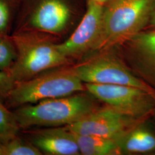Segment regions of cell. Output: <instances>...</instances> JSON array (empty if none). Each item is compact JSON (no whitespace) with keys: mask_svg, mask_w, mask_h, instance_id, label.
<instances>
[{"mask_svg":"<svg viewBox=\"0 0 155 155\" xmlns=\"http://www.w3.org/2000/svg\"><path fill=\"white\" fill-rule=\"evenodd\" d=\"M17 56L8 72L16 83L27 81L42 72L67 64L63 55L43 32L18 30L12 36Z\"/></svg>","mask_w":155,"mask_h":155,"instance_id":"6da1fadb","label":"cell"},{"mask_svg":"<svg viewBox=\"0 0 155 155\" xmlns=\"http://www.w3.org/2000/svg\"><path fill=\"white\" fill-rule=\"evenodd\" d=\"M97 108L87 95L73 94L24 106L13 113L20 128L58 127L77 122Z\"/></svg>","mask_w":155,"mask_h":155,"instance_id":"7a4b0ae2","label":"cell"},{"mask_svg":"<svg viewBox=\"0 0 155 155\" xmlns=\"http://www.w3.org/2000/svg\"><path fill=\"white\" fill-rule=\"evenodd\" d=\"M155 0H116L105 9L102 31L95 50L124 43L141 32L150 17Z\"/></svg>","mask_w":155,"mask_h":155,"instance_id":"3957f363","label":"cell"},{"mask_svg":"<svg viewBox=\"0 0 155 155\" xmlns=\"http://www.w3.org/2000/svg\"><path fill=\"white\" fill-rule=\"evenodd\" d=\"M86 90L70 67L47 71L27 81L16 83L6 97L11 106L36 104L43 100L65 97Z\"/></svg>","mask_w":155,"mask_h":155,"instance_id":"277c9868","label":"cell"},{"mask_svg":"<svg viewBox=\"0 0 155 155\" xmlns=\"http://www.w3.org/2000/svg\"><path fill=\"white\" fill-rule=\"evenodd\" d=\"M86 90L106 105L127 116L145 120L155 109V94L120 84L85 83Z\"/></svg>","mask_w":155,"mask_h":155,"instance_id":"5b68a950","label":"cell"},{"mask_svg":"<svg viewBox=\"0 0 155 155\" xmlns=\"http://www.w3.org/2000/svg\"><path fill=\"white\" fill-rule=\"evenodd\" d=\"M70 69L83 83L127 85L155 94V89L134 75L122 61L113 56H97Z\"/></svg>","mask_w":155,"mask_h":155,"instance_id":"8992f818","label":"cell"},{"mask_svg":"<svg viewBox=\"0 0 155 155\" xmlns=\"http://www.w3.org/2000/svg\"><path fill=\"white\" fill-rule=\"evenodd\" d=\"M143 121L106 105L105 107L97 108L80 120L63 127L71 133L94 135L116 140Z\"/></svg>","mask_w":155,"mask_h":155,"instance_id":"52a82bcc","label":"cell"},{"mask_svg":"<svg viewBox=\"0 0 155 155\" xmlns=\"http://www.w3.org/2000/svg\"><path fill=\"white\" fill-rule=\"evenodd\" d=\"M71 11L64 0H28L19 30L59 33L67 26Z\"/></svg>","mask_w":155,"mask_h":155,"instance_id":"ba28073f","label":"cell"},{"mask_svg":"<svg viewBox=\"0 0 155 155\" xmlns=\"http://www.w3.org/2000/svg\"><path fill=\"white\" fill-rule=\"evenodd\" d=\"M102 5L89 0L86 12L75 31L65 41L56 45L63 55L69 58L94 49L102 31L105 11Z\"/></svg>","mask_w":155,"mask_h":155,"instance_id":"9c48e42d","label":"cell"},{"mask_svg":"<svg viewBox=\"0 0 155 155\" xmlns=\"http://www.w3.org/2000/svg\"><path fill=\"white\" fill-rule=\"evenodd\" d=\"M29 139L41 152L49 155H81L73 134L64 127L31 132L29 134Z\"/></svg>","mask_w":155,"mask_h":155,"instance_id":"30bf717a","label":"cell"},{"mask_svg":"<svg viewBox=\"0 0 155 155\" xmlns=\"http://www.w3.org/2000/svg\"><path fill=\"white\" fill-rule=\"evenodd\" d=\"M138 125L115 140L121 153H144L155 150V136Z\"/></svg>","mask_w":155,"mask_h":155,"instance_id":"8fae6325","label":"cell"},{"mask_svg":"<svg viewBox=\"0 0 155 155\" xmlns=\"http://www.w3.org/2000/svg\"><path fill=\"white\" fill-rule=\"evenodd\" d=\"M72 133L82 155H108L121 153L116 142L113 139Z\"/></svg>","mask_w":155,"mask_h":155,"instance_id":"7c38bea8","label":"cell"},{"mask_svg":"<svg viewBox=\"0 0 155 155\" xmlns=\"http://www.w3.org/2000/svg\"><path fill=\"white\" fill-rule=\"evenodd\" d=\"M20 129L14 113H12L0 101V143L4 144L17 136Z\"/></svg>","mask_w":155,"mask_h":155,"instance_id":"4fadbf2b","label":"cell"},{"mask_svg":"<svg viewBox=\"0 0 155 155\" xmlns=\"http://www.w3.org/2000/svg\"><path fill=\"white\" fill-rule=\"evenodd\" d=\"M3 155H41L42 152L29 140L18 136L2 144Z\"/></svg>","mask_w":155,"mask_h":155,"instance_id":"5bb4252c","label":"cell"},{"mask_svg":"<svg viewBox=\"0 0 155 155\" xmlns=\"http://www.w3.org/2000/svg\"><path fill=\"white\" fill-rule=\"evenodd\" d=\"M16 56V47L12 37L0 33V70L8 71Z\"/></svg>","mask_w":155,"mask_h":155,"instance_id":"9a60e30c","label":"cell"},{"mask_svg":"<svg viewBox=\"0 0 155 155\" xmlns=\"http://www.w3.org/2000/svg\"><path fill=\"white\" fill-rule=\"evenodd\" d=\"M12 0H0V33L6 34L11 18L10 2Z\"/></svg>","mask_w":155,"mask_h":155,"instance_id":"2e32d148","label":"cell"},{"mask_svg":"<svg viewBox=\"0 0 155 155\" xmlns=\"http://www.w3.org/2000/svg\"><path fill=\"white\" fill-rule=\"evenodd\" d=\"M16 83L8 72L0 70V99L6 98Z\"/></svg>","mask_w":155,"mask_h":155,"instance_id":"e0dca14e","label":"cell"},{"mask_svg":"<svg viewBox=\"0 0 155 155\" xmlns=\"http://www.w3.org/2000/svg\"><path fill=\"white\" fill-rule=\"evenodd\" d=\"M150 18V22L151 25L152 26H155V11H154L153 13H152Z\"/></svg>","mask_w":155,"mask_h":155,"instance_id":"ac0fdd59","label":"cell"},{"mask_svg":"<svg viewBox=\"0 0 155 155\" xmlns=\"http://www.w3.org/2000/svg\"><path fill=\"white\" fill-rule=\"evenodd\" d=\"M93 1H96V2H98V3H100L101 4H104L105 2H106L108 0H93Z\"/></svg>","mask_w":155,"mask_h":155,"instance_id":"d6986e66","label":"cell"},{"mask_svg":"<svg viewBox=\"0 0 155 155\" xmlns=\"http://www.w3.org/2000/svg\"><path fill=\"white\" fill-rule=\"evenodd\" d=\"M0 155H3V149H2V144L0 143Z\"/></svg>","mask_w":155,"mask_h":155,"instance_id":"ffe728a7","label":"cell"},{"mask_svg":"<svg viewBox=\"0 0 155 155\" xmlns=\"http://www.w3.org/2000/svg\"><path fill=\"white\" fill-rule=\"evenodd\" d=\"M12 1H13V0H12Z\"/></svg>","mask_w":155,"mask_h":155,"instance_id":"44dd1931","label":"cell"}]
</instances>
